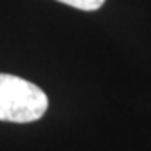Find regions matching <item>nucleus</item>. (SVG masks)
<instances>
[{
  "mask_svg": "<svg viewBox=\"0 0 151 151\" xmlns=\"http://www.w3.org/2000/svg\"><path fill=\"white\" fill-rule=\"evenodd\" d=\"M49 99L34 82L12 74H0V121L34 123L45 114Z\"/></svg>",
  "mask_w": 151,
  "mask_h": 151,
  "instance_id": "obj_1",
  "label": "nucleus"
},
{
  "mask_svg": "<svg viewBox=\"0 0 151 151\" xmlns=\"http://www.w3.org/2000/svg\"><path fill=\"white\" fill-rule=\"evenodd\" d=\"M64 5H69V7H74V9H79V10H86V12H91V10H97L104 5L106 0H57Z\"/></svg>",
  "mask_w": 151,
  "mask_h": 151,
  "instance_id": "obj_2",
  "label": "nucleus"
}]
</instances>
